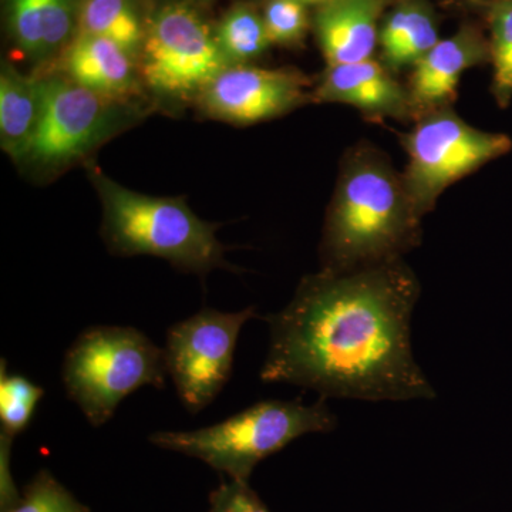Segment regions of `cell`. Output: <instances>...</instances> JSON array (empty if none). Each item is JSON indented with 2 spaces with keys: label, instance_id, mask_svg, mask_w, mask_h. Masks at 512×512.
Listing matches in <instances>:
<instances>
[{
  "label": "cell",
  "instance_id": "obj_20",
  "mask_svg": "<svg viewBox=\"0 0 512 512\" xmlns=\"http://www.w3.org/2000/svg\"><path fill=\"white\" fill-rule=\"evenodd\" d=\"M45 396L42 386L30 382L22 375H9L5 360L0 372V424L2 436L15 439L28 429L33 413Z\"/></svg>",
  "mask_w": 512,
  "mask_h": 512
},
{
  "label": "cell",
  "instance_id": "obj_25",
  "mask_svg": "<svg viewBox=\"0 0 512 512\" xmlns=\"http://www.w3.org/2000/svg\"><path fill=\"white\" fill-rule=\"evenodd\" d=\"M208 512H271L258 494L249 487L248 481L231 480L222 483L210 494Z\"/></svg>",
  "mask_w": 512,
  "mask_h": 512
},
{
  "label": "cell",
  "instance_id": "obj_18",
  "mask_svg": "<svg viewBox=\"0 0 512 512\" xmlns=\"http://www.w3.org/2000/svg\"><path fill=\"white\" fill-rule=\"evenodd\" d=\"M217 40L232 66L258 59L272 45L264 18L247 5L229 10L218 28Z\"/></svg>",
  "mask_w": 512,
  "mask_h": 512
},
{
  "label": "cell",
  "instance_id": "obj_10",
  "mask_svg": "<svg viewBox=\"0 0 512 512\" xmlns=\"http://www.w3.org/2000/svg\"><path fill=\"white\" fill-rule=\"evenodd\" d=\"M311 86V79L296 69L235 64L218 74L197 101L211 119L251 126L284 116L313 100Z\"/></svg>",
  "mask_w": 512,
  "mask_h": 512
},
{
  "label": "cell",
  "instance_id": "obj_12",
  "mask_svg": "<svg viewBox=\"0 0 512 512\" xmlns=\"http://www.w3.org/2000/svg\"><path fill=\"white\" fill-rule=\"evenodd\" d=\"M485 63H491L490 42L473 26L440 39L413 67L406 84L416 119L421 114L451 107L463 74Z\"/></svg>",
  "mask_w": 512,
  "mask_h": 512
},
{
  "label": "cell",
  "instance_id": "obj_1",
  "mask_svg": "<svg viewBox=\"0 0 512 512\" xmlns=\"http://www.w3.org/2000/svg\"><path fill=\"white\" fill-rule=\"evenodd\" d=\"M419 295L402 259L306 276L284 311L266 318L261 380L306 387L323 399H434L410 340Z\"/></svg>",
  "mask_w": 512,
  "mask_h": 512
},
{
  "label": "cell",
  "instance_id": "obj_7",
  "mask_svg": "<svg viewBox=\"0 0 512 512\" xmlns=\"http://www.w3.org/2000/svg\"><path fill=\"white\" fill-rule=\"evenodd\" d=\"M232 66L217 36L188 6L170 3L158 10L144 35L140 76L165 99H198L208 84Z\"/></svg>",
  "mask_w": 512,
  "mask_h": 512
},
{
  "label": "cell",
  "instance_id": "obj_13",
  "mask_svg": "<svg viewBox=\"0 0 512 512\" xmlns=\"http://www.w3.org/2000/svg\"><path fill=\"white\" fill-rule=\"evenodd\" d=\"M123 47L106 37L77 33L66 47L67 79L104 99L128 103L140 94V69Z\"/></svg>",
  "mask_w": 512,
  "mask_h": 512
},
{
  "label": "cell",
  "instance_id": "obj_19",
  "mask_svg": "<svg viewBox=\"0 0 512 512\" xmlns=\"http://www.w3.org/2000/svg\"><path fill=\"white\" fill-rule=\"evenodd\" d=\"M485 16L490 26L493 94L501 107L512 100V0H488Z\"/></svg>",
  "mask_w": 512,
  "mask_h": 512
},
{
  "label": "cell",
  "instance_id": "obj_17",
  "mask_svg": "<svg viewBox=\"0 0 512 512\" xmlns=\"http://www.w3.org/2000/svg\"><path fill=\"white\" fill-rule=\"evenodd\" d=\"M77 25L82 35L106 37L134 59L141 53L146 33L130 0H82Z\"/></svg>",
  "mask_w": 512,
  "mask_h": 512
},
{
  "label": "cell",
  "instance_id": "obj_22",
  "mask_svg": "<svg viewBox=\"0 0 512 512\" xmlns=\"http://www.w3.org/2000/svg\"><path fill=\"white\" fill-rule=\"evenodd\" d=\"M8 22L19 49L32 59L43 60L45 0H9Z\"/></svg>",
  "mask_w": 512,
  "mask_h": 512
},
{
  "label": "cell",
  "instance_id": "obj_15",
  "mask_svg": "<svg viewBox=\"0 0 512 512\" xmlns=\"http://www.w3.org/2000/svg\"><path fill=\"white\" fill-rule=\"evenodd\" d=\"M439 40V26L429 3L404 0L380 26V62L393 73L413 69Z\"/></svg>",
  "mask_w": 512,
  "mask_h": 512
},
{
  "label": "cell",
  "instance_id": "obj_5",
  "mask_svg": "<svg viewBox=\"0 0 512 512\" xmlns=\"http://www.w3.org/2000/svg\"><path fill=\"white\" fill-rule=\"evenodd\" d=\"M165 352L143 332L121 326L83 330L64 356L67 396L94 427L103 426L124 399L143 386L163 389Z\"/></svg>",
  "mask_w": 512,
  "mask_h": 512
},
{
  "label": "cell",
  "instance_id": "obj_16",
  "mask_svg": "<svg viewBox=\"0 0 512 512\" xmlns=\"http://www.w3.org/2000/svg\"><path fill=\"white\" fill-rule=\"evenodd\" d=\"M42 114L40 79L25 76L3 64L0 74V144L3 151L22 161L35 136Z\"/></svg>",
  "mask_w": 512,
  "mask_h": 512
},
{
  "label": "cell",
  "instance_id": "obj_4",
  "mask_svg": "<svg viewBox=\"0 0 512 512\" xmlns=\"http://www.w3.org/2000/svg\"><path fill=\"white\" fill-rule=\"evenodd\" d=\"M326 399L305 406L301 400H266L229 419L192 431H157L154 446L200 458L231 480L248 481L256 464L298 437L329 433L338 424Z\"/></svg>",
  "mask_w": 512,
  "mask_h": 512
},
{
  "label": "cell",
  "instance_id": "obj_23",
  "mask_svg": "<svg viewBox=\"0 0 512 512\" xmlns=\"http://www.w3.org/2000/svg\"><path fill=\"white\" fill-rule=\"evenodd\" d=\"M308 6L298 0H269L264 10L266 32L272 45L293 46L302 42L309 28Z\"/></svg>",
  "mask_w": 512,
  "mask_h": 512
},
{
  "label": "cell",
  "instance_id": "obj_8",
  "mask_svg": "<svg viewBox=\"0 0 512 512\" xmlns=\"http://www.w3.org/2000/svg\"><path fill=\"white\" fill-rule=\"evenodd\" d=\"M40 86L42 114L22 158L40 170L74 163L128 123L127 103L104 99L66 76L42 77Z\"/></svg>",
  "mask_w": 512,
  "mask_h": 512
},
{
  "label": "cell",
  "instance_id": "obj_21",
  "mask_svg": "<svg viewBox=\"0 0 512 512\" xmlns=\"http://www.w3.org/2000/svg\"><path fill=\"white\" fill-rule=\"evenodd\" d=\"M3 512H90L52 474L42 470L26 485L18 503Z\"/></svg>",
  "mask_w": 512,
  "mask_h": 512
},
{
  "label": "cell",
  "instance_id": "obj_26",
  "mask_svg": "<svg viewBox=\"0 0 512 512\" xmlns=\"http://www.w3.org/2000/svg\"><path fill=\"white\" fill-rule=\"evenodd\" d=\"M298 2L303 3L305 6H322L328 0H298Z\"/></svg>",
  "mask_w": 512,
  "mask_h": 512
},
{
  "label": "cell",
  "instance_id": "obj_14",
  "mask_svg": "<svg viewBox=\"0 0 512 512\" xmlns=\"http://www.w3.org/2000/svg\"><path fill=\"white\" fill-rule=\"evenodd\" d=\"M384 6L386 0H328L319 6L315 30L328 66L372 59Z\"/></svg>",
  "mask_w": 512,
  "mask_h": 512
},
{
  "label": "cell",
  "instance_id": "obj_9",
  "mask_svg": "<svg viewBox=\"0 0 512 512\" xmlns=\"http://www.w3.org/2000/svg\"><path fill=\"white\" fill-rule=\"evenodd\" d=\"M255 316V308H204L167 330L165 366L187 412H202L222 392L231 379L239 332Z\"/></svg>",
  "mask_w": 512,
  "mask_h": 512
},
{
  "label": "cell",
  "instance_id": "obj_11",
  "mask_svg": "<svg viewBox=\"0 0 512 512\" xmlns=\"http://www.w3.org/2000/svg\"><path fill=\"white\" fill-rule=\"evenodd\" d=\"M313 100L355 107L367 119H416L409 89L380 60L328 66L313 89Z\"/></svg>",
  "mask_w": 512,
  "mask_h": 512
},
{
  "label": "cell",
  "instance_id": "obj_2",
  "mask_svg": "<svg viewBox=\"0 0 512 512\" xmlns=\"http://www.w3.org/2000/svg\"><path fill=\"white\" fill-rule=\"evenodd\" d=\"M402 174L373 147L350 151L326 217L323 271L349 272L402 259L420 241Z\"/></svg>",
  "mask_w": 512,
  "mask_h": 512
},
{
  "label": "cell",
  "instance_id": "obj_24",
  "mask_svg": "<svg viewBox=\"0 0 512 512\" xmlns=\"http://www.w3.org/2000/svg\"><path fill=\"white\" fill-rule=\"evenodd\" d=\"M82 0H45L43 60L72 43L74 25L79 22Z\"/></svg>",
  "mask_w": 512,
  "mask_h": 512
},
{
  "label": "cell",
  "instance_id": "obj_3",
  "mask_svg": "<svg viewBox=\"0 0 512 512\" xmlns=\"http://www.w3.org/2000/svg\"><path fill=\"white\" fill-rule=\"evenodd\" d=\"M92 180L103 205V237L117 255H153L181 271L205 275L231 268L218 241V225L200 220L183 198L140 194L94 168Z\"/></svg>",
  "mask_w": 512,
  "mask_h": 512
},
{
  "label": "cell",
  "instance_id": "obj_6",
  "mask_svg": "<svg viewBox=\"0 0 512 512\" xmlns=\"http://www.w3.org/2000/svg\"><path fill=\"white\" fill-rule=\"evenodd\" d=\"M402 144L409 156L403 184L420 220L450 185L512 150L507 134L470 126L451 107L417 117Z\"/></svg>",
  "mask_w": 512,
  "mask_h": 512
}]
</instances>
